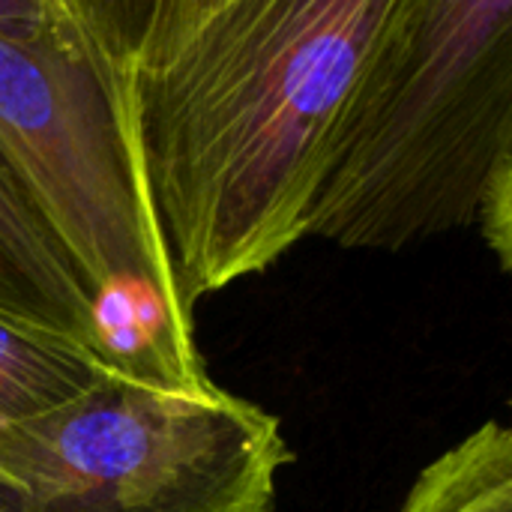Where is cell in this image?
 <instances>
[{"label": "cell", "instance_id": "1", "mask_svg": "<svg viewBox=\"0 0 512 512\" xmlns=\"http://www.w3.org/2000/svg\"><path fill=\"white\" fill-rule=\"evenodd\" d=\"M396 0H231L126 78L138 168L189 309L309 237Z\"/></svg>", "mask_w": 512, "mask_h": 512}, {"label": "cell", "instance_id": "2", "mask_svg": "<svg viewBox=\"0 0 512 512\" xmlns=\"http://www.w3.org/2000/svg\"><path fill=\"white\" fill-rule=\"evenodd\" d=\"M512 177V0H396L309 237L402 252L477 225Z\"/></svg>", "mask_w": 512, "mask_h": 512}, {"label": "cell", "instance_id": "3", "mask_svg": "<svg viewBox=\"0 0 512 512\" xmlns=\"http://www.w3.org/2000/svg\"><path fill=\"white\" fill-rule=\"evenodd\" d=\"M0 159L54 234L117 357L207 378L129 126L126 81L78 21L39 39L0 33Z\"/></svg>", "mask_w": 512, "mask_h": 512}, {"label": "cell", "instance_id": "4", "mask_svg": "<svg viewBox=\"0 0 512 512\" xmlns=\"http://www.w3.org/2000/svg\"><path fill=\"white\" fill-rule=\"evenodd\" d=\"M288 462L261 405L114 357L69 402L0 426V512H270Z\"/></svg>", "mask_w": 512, "mask_h": 512}, {"label": "cell", "instance_id": "5", "mask_svg": "<svg viewBox=\"0 0 512 512\" xmlns=\"http://www.w3.org/2000/svg\"><path fill=\"white\" fill-rule=\"evenodd\" d=\"M0 312L114 357L84 279L0 159Z\"/></svg>", "mask_w": 512, "mask_h": 512}, {"label": "cell", "instance_id": "6", "mask_svg": "<svg viewBox=\"0 0 512 512\" xmlns=\"http://www.w3.org/2000/svg\"><path fill=\"white\" fill-rule=\"evenodd\" d=\"M114 357L0 312V426L87 390Z\"/></svg>", "mask_w": 512, "mask_h": 512}, {"label": "cell", "instance_id": "7", "mask_svg": "<svg viewBox=\"0 0 512 512\" xmlns=\"http://www.w3.org/2000/svg\"><path fill=\"white\" fill-rule=\"evenodd\" d=\"M225 3L231 0H66L123 81L174 57Z\"/></svg>", "mask_w": 512, "mask_h": 512}, {"label": "cell", "instance_id": "8", "mask_svg": "<svg viewBox=\"0 0 512 512\" xmlns=\"http://www.w3.org/2000/svg\"><path fill=\"white\" fill-rule=\"evenodd\" d=\"M396 512H512V432L486 420L429 462Z\"/></svg>", "mask_w": 512, "mask_h": 512}, {"label": "cell", "instance_id": "9", "mask_svg": "<svg viewBox=\"0 0 512 512\" xmlns=\"http://www.w3.org/2000/svg\"><path fill=\"white\" fill-rule=\"evenodd\" d=\"M75 21L66 0H0V33L39 39L48 30Z\"/></svg>", "mask_w": 512, "mask_h": 512}]
</instances>
